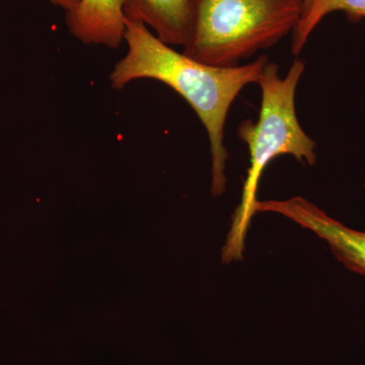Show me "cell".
Returning a JSON list of instances; mask_svg holds the SVG:
<instances>
[{
	"label": "cell",
	"instance_id": "cell-1",
	"mask_svg": "<svg viewBox=\"0 0 365 365\" xmlns=\"http://www.w3.org/2000/svg\"><path fill=\"white\" fill-rule=\"evenodd\" d=\"M126 55L109 79L122 91L137 79H155L169 86L196 113L207 131L211 153V193L222 196L227 187L228 153L223 143L225 121L235 98L247 86L258 83L268 58L258 57L244 66L220 67L201 63L165 44L141 23L125 19Z\"/></svg>",
	"mask_w": 365,
	"mask_h": 365
},
{
	"label": "cell",
	"instance_id": "cell-2",
	"mask_svg": "<svg viewBox=\"0 0 365 365\" xmlns=\"http://www.w3.org/2000/svg\"><path fill=\"white\" fill-rule=\"evenodd\" d=\"M304 68V61L297 58L285 78H281L277 64L268 62L257 83L262 93L258 120L240 124L237 134L248 146L250 168L222 249L225 263L242 260L244 256L247 232L256 213L259 182L269 163L280 155H292L309 165L317 162V143L300 126L295 109V93Z\"/></svg>",
	"mask_w": 365,
	"mask_h": 365
},
{
	"label": "cell",
	"instance_id": "cell-3",
	"mask_svg": "<svg viewBox=\"0 0 365 365\" xmlns=\"http://www.w3.org/2000/svg\"><path fill=\"white\" fill-rule=\"evenodd\" d=\"M304 0H194L191 40L182 53L211 66H240L294 32Z\"/></svg>",
	"mask_w": 365,
	"mask_h": 365
},
{
	"label": "cell",
	"instance_id": "cell-4",
	"mask_svg": "<svg viewBox=\"0 0 365 365\" xmlns=\"http://www.w3.org/2000/svg\"><path fill=\"white\" fill-rule=\"evenodd\" d=\"M257 212L278 213L311 230L330 247L335 258L352 272L365 276V232L346 227L302 197L259 201Z\"/></svg>",
	"mask_w": 365,
	"mask_h": 365
},
{
	"label": "cell",
	"instance_id": "cell-5",
	"mask_svg": "<svg viewBox=\"0 0 365 365\" xmlns=\"http://www.w3.org/2000/svg\"><path fill=\"white\" fill-rule=\"evenodd\" d=\"M66 13L69 32L83 44L118 49L125 40L123 0H78Z\"/></svg>",
	"mask_w": 365,
	"mask_h": 365
},
{
	"label": "cell",
	"instance_id": "cell-6",
	"mask_svg": "<svg viewBox=\"0 0 365 365\" xmlns=\"http://www.w3.org/2000/svg\"><path fill=\"white\" fill-rule=\"evenodd\" d=\"M125 19L150 26L167 45L189 44L193 33L194 0H123Z\"/></svg>",
	"mask_w": 365,
	"mask_h": 365
},
{
	"label": "cell",
	"instance_id": "cell-7",
	"mask_svg": "<svg viewBox=\"0 0 365 365\" xmlns=\"http://www.w3.org/2000/svg\"><path fill=\"white\" fill-rule=\"evenodd\" d=\"M343 11L350 21L365 19V0H311L292 36V51L297 56L309 36L328 14Z\"/></svg>",
	"mask_w": 365,
	"mask_h": 365
},
{
	"label": "cell",
	"instance_id": "cell-8",
	"mask_svg": "<svg viewBox=\"0 0 365 365\" xmlns=\"http://www.w3.org/2000/svg\"><path fill=\"white\" fill-rule=\"evenodd\" d=\"M47 1L51 2L54 6L62 7L66 11H68L69 9H73L76 6L78 0H47Z\"/></svg>",
	"mask_w": 365,
	"mask_h": 365
},
{
	"label": "cell",
	"instance_id": "cell-9",
	"mask_svg": "<svg viewBox=\"0 0 365 365\" xmlns=\"http://www.w3.org/2000/svg\"><path fill=\"white\" fill-rule=\"evenodd\" d=\"M309 2H311V0H304V11H306V9H307V6H309Z\"/></svg>",
	"mask_w": 365,
	"mask_h": 365
}]
</instances>
